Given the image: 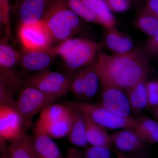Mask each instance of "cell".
Listing matches in <instances>:
<instances>
[{
    "mask_svg": "<svg viewBox=\"0 0 158 158\" xmlns=\"http://www.w3.org/2000/svg\"><path fill=\"white\" fill-rule=\"evenodd\" d=\"M97 55L95 68L103 87L127 91L145 81L149 59L144 50L134 49L127 53L110 55L100 48Z\"/></svg>",
    "mask_w": 158,
    "mask_h": 158,
    "instance_id": "cell-1",
    "label": "cell"
},
{
    "mask_svg": "<svg viewBox=\"0 0 158 158\" xmlns=\"http://www.w3.org/2000/svg\"><path fill=\"white\" fill-rule=\"evenodd\" d=\"M41 20L48 29L53 43L72 38L81 27L80 17L64 0H54Z\"/></svg>",
    "mask_w": 158,
    "mask_h": 158,
    "instance_id": "cell-2",
    "label": "cell"
},
{
    "mask_svg": "<svg viewBox=\"0 0 158 158\" xmlns=\"http://www.w3.org/2000/svg\"><path fill=\"white\" fill-rule=\"evenodd\" d=\"M38 121L51 138L59 139L68 136L72 115L67 104H51L40 112Z\"/></svg>",
    "mask_w": 158,
    "mask_h": 158,
    "instance_id": "cell-3",
    "label": "cell"
},
{
    "mask_svg": "<svg viewBox=\"0 0 158 158\" xmlns=\"http://www.w3.org/2000/svg\"><path fill=\"white\" fill-rule=\"evenodd\" d=\"M58 100L37 88L24 87L15 101V107L21 117L24 128L31 126L32 119L36 114Z\"/></svg>",
    "mask_w": 158,
    "mask_h": 158,
    "instance_id": "cell-4",
    "label": "cell"
},
{
    "mask_svg": "<svg viewBox=\"0 0 158 158\" xmlns=\"http://www.w3.org/2000/svg\"><path fill=\"white\" fill-rule=\"evenodd\" d=\"M71 78L67 74L46 70L30 76L23 82L24 87L37 88L59 99L69 92Z\"/></svg>",
    "mask_w": 158,
    "mask_h": 158,
    "instance_id": "cell-5",
    "label": "cell"
},
{
    "mask_svg": "<svg viewBox=\"0 0 158 158\" xmlns=\"http://www.w3.org/2000/svg\"><path fill=\"white\" fill-rule=\"evenodd\" d=\"M69 102L81 110L94 122L105 128L134 129L135 126L136 118L131 116L127 117L118 116L101 104H94L86 102Z\"/></svg>",
    "mask_w": 158,
    "mask_h": 158,
    "instance_id": "cell-6",
    "label": "cell"
},
{
    "mask_svg": "<svg viewBox=\"0 0 158 158\" xmlns=\"http://www.w3.org/2000/svg\"><path fill=\"white\" fill-rule=\"evenodd\" d=\"M19 35L26 50L47 49L52 47L53 43L50 33L42 20L34 23L21 25Z\"/></svg>",
    "mask_w": 158,
    "mask_h": 158,
    "instance_id": "cell-7",
    "label": "cell"
},
{
    "mask_svg": "<svg viewBox=\"0 0 158 158\" xmlns=\"http://www.w3.org/2000/svg\"><path fill=\"white\" fill-rule=\"evenodd\" d=\"M99 48L96 42L83 39L64 61L69 75L71 77L76 71L93 62Z\"/></svg>",
    "mask_w": 158,
    "mask_h": 158,
    "instance_id": "cell-8",
    "label": "cell"
},
{
    "mask_svg": "<svg viewBox=\"0 0 158 158\" xmlns=\"http://www.w3.org/2000/svg\"><path fill=\"white\" fill-rule=\"evenodd\" d=\"M25 131L22 119L13 106H0V136L5 141L16 140Z\"/></svg>",
    "mask_w": 158,
    "mask_h": 158,
    "instance_id": "cell-9",
    "label": "cell"
},
{
    "mask_svg": "<svg viewBox=\"0 0 158 158\" xmlns=\"http://www.w3.org/2000/svg\"><path fill=\"white\" fill-rule=\"evenodd\" d=\"M31 139L37 158H62L59 147L38 120L36 123Z\"/></svg>",
    "mask_w": 158,
    "mask_h": 158,
    "instance_id": "cell-10",
    "label": "cell"
},
{
    "mask_svg": "<svg viewBox=\"0 0 158 158\" xmlns=\"http://www.w3.org/2000/svg\"><path fill=\"white\" fill-rule=\"evenodd\" d=\"M56 56L52 47L39 50L24 49L20 62L24 70L40 73L48 70Z\"/></svg>",
    "mask_w": 158,
    "mask_h": 158,
    "instance_id": "cell-11",
    "label": "cell"
},
{
    "mask_svg": "<svg viewBox=\"0 0 158 158\" xmlns=\"http://www.w3.org/2000/svg\"><path fill=\"white\" fill-rule=\"evenodd\" d=\"M102 105L121 117L131 116L128 99L123 90L113 87H103Z\"/></svg>",
    "mask_w": 158,
    "mask_h": 158,
    "instance_id": "cell-12",
    "label": "cell"
},
{
    "mask_svg": "<svg viewBox=\"0 0 158 158\" xmlns=\"http://www.w3.org/2000/svg\"><path fill=\"white\" fill-rule=\"evenodd\" d=\"M54 0H21L18 8L21 25L34 23L42 19Z\"/></svg>",
    "mask_w": 158,
    "mask_h": 158,
    "instance_id": "cell-13",
    "label": "cell"
},
{
    "mask_svg": "<svg viewBox=\"0 0 158 158\" xmlns=\"http://www.w3.org/2000/svg\"><path fill=\"white\" fill-rule=\"evenodd\" d=\"M110 136L112 144L120 152H135L144 146V141L133 129H124L112 133Z\"/></svg>",
    "mask_w": 158,
    "mask_h": 158,
    "instance_id": "cell-14",
    "label": "cell"
},
{
    "mask_svg": "<svg viewBox=\"0 0 158 158\" xmlns=\"http://www.w3.org/2000/svg\"><path fill=\"white\" fill-rule=\"evenodd\" d=\"M66 104L70 106L72 115L71 127L68 135L69 140L77 147H87L88 143L86 137L84 113L69 102Z\"/></svg>",
    "mask_w": 158,
    "mask_h": 158,
    "instance_id": "cell-15",
    "label": "cell"
},
{
    "mask_svg": "<svg viewBox=\"0 0 158 158\" xmlns=\"http://www.w3.org/2000/svg\"><path fill=\"white\" fill-rule=\"evenodd\" d=\"M105 28V44L108 48L115 54L127 53L134 49L132 40L119 32L115 26Z\"/></svg>",
    "mask_w": 158,
    "mask_h": 158,
    "instance_id": "cell-16",
    "label": "cell"
},
{
    "mask_svg": "<svg viewBox=\"0 0 158 158\" xmlns=\"http://www.w3.org/2000/svg\"><path fill=\"white\" fill-rule=\"evenodd\" d=\"M83 113L88 143L91 146H106L110 148L112 144L111 138L105 128L94 122L89 116Z\"/></svg>",
    "mask_w": 158,
    "mask_h": 158,
    "instance_id": "cell-17",
    "label": "cell"
},
{
    "mask_svg": "<svg viewBox=\"0 0 158 158\" xmlns=\"http://www.w3.org/2000/svg\"><path fill=\"white\" fill-rule=\"evenodd\" d=\"M9 158H37L32 145L31 137L25 132L8 146Z\"/></svg>",
    "mask_w": 158,
    "mask_h": 158,
    "instance_id": "cell-18",
    "label": "cell"
},
{
    "mask_svg": "<svg viewBox=\"0 0 158 158\" xmlns=\"http://www.w3.org/2000/svg\"><path fill=\"white\" fill-rule=\"evenodd\" d=\"M134 130L144 142L158 143V123L155 120L145 117L137 118Z\"/></svg>",
    "mask_w": 158,
    "mask_h": 158,
    "instance_id": "cell-19",
    "label": "cell"
},
{
    "mask_svg": "<svg viewBox=\"0 0 158 158\" xmlns=\"http://www.w3.org/2000/svg\"><path fill=\"white\" fill-rule=\"evenodd\" d=\"M145 81H142L127 91L131 111L138 113L147 107L148 92Z\"/></svg>",
    "mask_w": 158,
    "mask_h": 158,
    "instance_id": "cell-20",
    "label": "cell"
},
{
    "mask_svg": "<svg viewBox=\"0 0 158 158\" xmlns=\"http://www.w3.org/2000/svg\"><path fill=\"white\" fill-rule=\"evenodd\" d=\"M96 15L104 27L116 26V20L105 0H81Z\"/></svg>",
    "mask_w": 158,
    "mask_h": 158,
    "instance_id": "cell-21",
    "label": "cell"
},
{
    "mask_svg": "<svg viewBox=\"0 0 158 158\" xmlns=\"http://www.w3.org/2000/svg\"><path fill=\"white\" fill-rule=\"evenodd\" d=\"M96 60L83 67L84 73L85 92L84 101L90 100L96 95L99 87V77L96 68Z\"/></svg>",
    "mask_w": 158,
    "mask_h": 158,
    "instance_id": "cell-22",
    "label": "cell"
},
{
    "mask_svg": "<svg viewBox=\"0 0 158 158\" xmlns=\"http://www.w3.org/2000/svg\"><path fill=\"white\" fill-rule=\"evenodd\" d=\"M135 25L137 28L150 37L158 35V19L145 9L137 15Z\"/></svg>",
    "mask_w": 158,
    "mask_h": 158,
    "instance_id": "cell-23",
    "label": "cell"
},
{
    "mask_svg": "<svg viewBox=\"0 0 158 158\" xmlns=\"http://www.w3.org/2000/svg\"><path fill=\"white\" fill-rule=\"evenodd\" d=\"M71 10L79 17L88 22L101 25L96 15L90 10L81 0H64Z\"/></svg>",
    "mask_w": 158,
    "mask_h": 158,
    "instance_id": "cell-24",
    "label": "cell"
},
{
    "mask_svg": "<svg viewBox=\"0 0 158 158\" xmlns=\"http://www.w3.org/2000/svg\"><path fill=\"white\" fill-rule=\"evenodd\" d=\"M21 55L10 46L0 44V65L4 68L14 67L20 60Z\"/></svg>",
    "mask_w": 158,
    "mask_h": 158,
    "instance_id": "cell-25",
    "label": "cell"
},
{
    "mask_svg": "<svg viewBox=\"0 0 158 158\" xmlns=\"http://www.w3.org/2000/svg\"><path fill=\"white\" fill-rule=\"evenodd\" d=\"M69 91L79 100H84L85 83L83 67L76 71L72 76Z\"/></svg>",
    "mask_w": 158,
    "mask_h": 158,
    "instance_id": "cell-26",
    "label": "cell"
},
{
    "mask_svg": "<svg viewBox=\"0 0 158 158\" xmlns=\"http://www.w3.org/2000/svg\"><path fill=\"white\" fill-rule=\"evenodd\" d=\"M83 40L82 38H70L59 43L58 45L52 47V49L56 56H60L65 61Z\"/></svg>",
    "mask_w": 158,
    "mask_h": 158,
    "instance_id": "cell-27",
    "label": "cell"
},
{
    "mask_svg": "<svg viewBox=\"0 0 158 158\" xmlns=\"http://www.w3.org/2000/svg\"><path fill=\"white\" fill-rule=\"evenodd\" d=\"M110 148L106 146H93L85 151L86 158H111Z\"/></svg>",
    "mask_w": 158,
    "mask_h": 158,
    "instance_id": "cell-28",
    "label": "cell"
},
{
    "mask_svg": "<svg viewBox=\"0 0 158 158\" xmlns=\"http://www.w3.org/2000/svg\"><path fill=\"white\" fill-rule=\"evenodd\" d=\"M148 105L146 109L154 108L158 105V81L146 83Z\"/></svg>",
    "mask_w": 158,
    "mask_h": 158,
    "instance_id": "cell-29",
    "label": "cell"
},
{
    "mask_svg": "<svg viewBox=\"0 0 158 158\" xmlns=\"http://www.w3.org/2000/svg\"><path fill=\"white\" fill-rule=\"evenodd\" d=\"M4 81H5L0 78V106L9 105L15 107V101L10 91L4 85L6 82Z\"/></svg>",
    "mask_w": 158,
    "mask_h": 158,
    "instance_id": "cell-30",
    "label": "cell"
},
{
    "mask_svg": "<svg viewBox=\"0 0 158 158\" xmlns=\"http://www.w3.org/2000/svg\"><path fill=\"white\" fill-rule=\"evenodd\" d=\"M111 11L123 12L127 11L131 6L130 0H105Z\"/></svg>",
    "mask_w": 158,
    "mask_h": 158,
    "instance_id": "cell-31",
    "label": "cell"
},
{
    "mask_svg": "<svg viewBox=\"0 0 158 158\" xmlns=\"http://www.w3.org/2000/svg\"><path fill=\"white\" fill-rule=\"evenodd\" d=\"M148 56L158 55V35L152 36L148 39L144 50Z\"/></svg>",
    "mask_w": 158,
    "mask_h": 158,
    "instance_id": "cell-32",
    "label": "cell"
},
{
    "mask_svg": "<svg viewBox=\"0 0 158 158\" xmlns=\"http://www.w3.org/2000/svg\"><path fill=\"white\" fill-rule=\"evenodd\" d=\"M0 10L2 14L5 22H7L9 17V5L8 0H0Z\"/></svg>",
    "mask_w": 158,
    "mask_h": 158,
    "instance_id": "cell-33",
    "label": "cell"
},
{
    "mask_svg": "<svg viewBox=\"0 0 158 158\" xmlns=\"http://www.w3.org/2000/svg\"><path fill=\"white\" fill-rule=\"evenodd\" d=\"M117 158H146L144 154H138L136 155H127L124 153L120 152L118 150H114Z\"/></svg>",
    "mask_w": 158,
    "mask_h": 158,
    "instance_id": "cell-34",
    "label": "cell"
},
{
    "mask_svg": "<svg viewBox=\"0 0 158 158\" xmlns=\"http://www.w3.org/2000/svg\"><path fill=\"white\" fill-rule=\"evenodd\" d=\"M66 158H86L85 155L83 156L77 150L69 149L67 152Z\"/></svg>",
    "mask_w": 158,
    "mask_h": 158,
    "instance_id": "cell-35",
    "label": "cell"
},
{
    "mask_svg": "<svg viewBox=\"0 0 158 158\" xmlns=\"http://www.w3.org/2000/svg\"><path fill=\"white\" fill-rule=\"evenodd\" d=\"M8 146H7L6 141L1 138L0 136V152L3 153H8Z\"/></svg>",
    "mask_w": 158,
    "mask_h": 158,
    "instance_id": "cell-36",
    "label": "cell"
},
{
    "mask_svg": "<svg viewBox=\"0 0 158 158\" xmlns=\"http://www.w3.org/2000/svg\"><path fill=\"white\" fill-rule=\"evenodd\" d=\"M153 109V113L154 116H155L156 118L158 119V105L154 107Z\"/></svg>",
    "mask_w": 158,
    "mask_h": 158,
    "instance_id": "cell-37",
    "label": "cell"
},
{
    "mask_svg": "<svg viewBox=\"0 0 158 158\" xmlns=\"http://www.w3.org/2000/svg\"><path fill=\"white\" fill-rule=\"evenodd\" d=\"M0 158H9V157L6 156V154L0 152Z\"/></svg>",
    "mask_w": 158,
    "mask_h": 158,
    "instance_id": "cell-38",
    "label": "cell"
},
{
    "mask_svg": "<svg viewBox=\"0 0 158 158\" xmlns=\"http://www.w3.org/2000/svg\"><path fill=\"white\" fill-rule=\"evenodd\" d=\"M2 21H3V22H4V18H3L2 14V12H1V10H0V23Z\"/></svg>",
    "mask_w": 158,
    "mask_h": 158,
    "instance_id": "cell-39",
    "label": "cell"
}]
</instances>
